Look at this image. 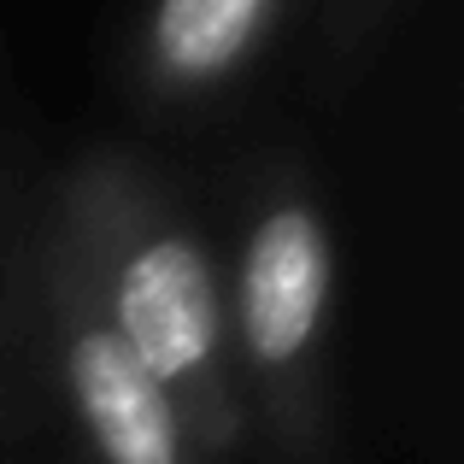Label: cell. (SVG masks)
Masks as SVG:
<instances>
[{
	"label": "cell",
	"instance_id": "1",
	"mask_svg": "<svg viewBox=\"0 0 464 464\" xmlns=\"http://www.w3.org/2000/svg\"><path fill=\"white\" fill-rule=\"evenodd\" d=\"M118 341L159 388L194 376L218 347V288L200 247L159 236L118 271Z\"/></svg>",
	"mask_w": 464,
	"mask_h": 464
},
{
	"label": "cell",
	"instance_id": "2",
	"mask_svg": "<svg viewBox=\"0 0 464 464\" xmlns=\"http://www.w3.org/2000/svg\"><path fill=\"white\" fill-rule=\"evenodd\" d=\"M329 295V241L324 224L300 206L271 212L253 229L247 265H241V329L253 359L288 364L312 341L317 312Z\"/></svg>",
	"mask_w": 464,
	"mask_h": 464
},
{
	"label": "cell",
	"instance_id": "3",
	"mask_svg": "<svg viewBox=\"0 0 464 464\" xmlns=\"http://www.w3.org/2000/svg\"><path fill=\"white\" fill-rule=\"evenodd\" d=\"M71 394H77V411L89 423L94 447L112 464H177V411L112 329L77 335Z\"/></svg>",
	"mask_w": 464,
	"mask_h": 464
},
{
	"label": "cell",
	"instance_id": "4",
	"mask_svg": "<svg viewBox=\"0 0 464 464\" xmlns=\"http://www.w3.org/2000/svg\"><path fill=\"white\" fill-rule=\"evenodd\" d=\"M271 0H159L153 42L177 77H218L241 59Z\"/></svg>",
	"mask_w": 464,
	"mask_h": 464
}]
</instances>
